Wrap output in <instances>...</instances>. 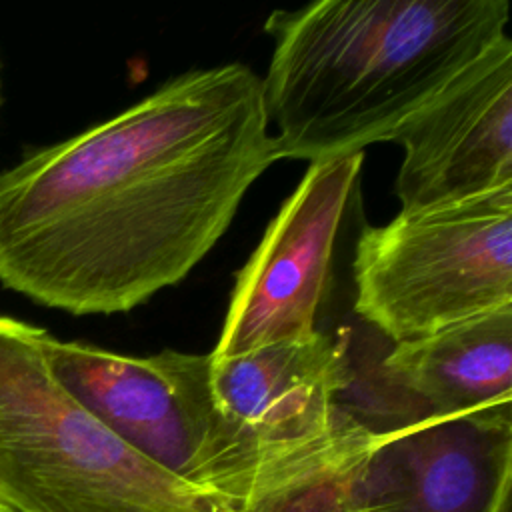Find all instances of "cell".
Wrapping results in <instances>:
<instances>
[{
  "mask_svg": "<svg viewBox=\"0 0 512 512\" xmlns=\"http://www.w3.org/2000/svg\"><path fill=\"white\" fill-rule=\"evenodd\" d=\"M512 404L384 432L340 512H510Z\"/></svg>",
  "mask_w": 512,
  "mask_h": 512,
  "instance_id": "8992f818",
  "label": "cell"
},
{
  "mask_svg": "<svg viewBox=\"0 0 512 512\" xmlns=\"http://www.w3.org/2000/svg\"><path fill=\"white\" fill-rule=\"evenodd\" d=\"M354 284V312L392 344L510 306L512 188L366 226Z\"/></svg>",
  "mask_w": 512,
  "mask_h": 512,
  "instance_id": "277c9868",
  "label": "cell"
},
{
  "mask_svg": "<svg viewBox=\"0 0 512 512\" xmlns=\"http://www.w3.org/2000/svg\"><path fill=\"white\" fill-rule=\"evenodd\" d=\"M276 160L262 76H174L0 172V284L76 316L128 312L214 248Z\"/></svg>",
  "mask_w": 512,
  "mask_h": 512,
  "instance_id": "6da1fadb",
  "label": "cell"
},
{
  "mask_svg": "<svg viewBox=\"0 0 512 512\" xmlns=\"http://www.w3.org/2000/svg\"><path fill=\"white\" fill-rule=\"evenodd\" d=\"M42 328L0 314V502L16 512H232L150 462L54 378Z\"/></svg>",
  "mask_w": 512,
  "mask_h": 512,
  "instance_id": "3957f363",
  "label": "cell"
},
{
  "mask_svg": "<svg viewBox=\"0 0 512 512\" xmlns=\"http://www.w3.org/2000/svg\"><path fill=\"white\" fill-rule=\"evenodd\" d=\"M362 152L310 162L236 274L212 358L312 338L328 288L336 238L358 190Z\"/></svg>",
  "mask_w": 512,
  "mask_h": 512,
  "instance_id": "5b68a950",
  "label": "cell"
},
{
  "mask_svg": "<svg viewBox=\"0 0 512 512\" xmlns=\"http://www.w3.org/2000/svg\"><path fill=\"white\" fill-rule=\"evenodd\" d=\"M508 10L506 0H320L272 12L262 94L278 158L318 162L394 140L506 36Z\"/></svg>",
  "mask_w": 512,
  "mask_h": 512,
  "instance_id": "7a4b0ae2",
  "label": "cell"
},
{
  "mask_svg": "<svg viewBox=\"0 0 512 512\" xmlns=\"http://www.w3.org/2000/svg\"><path fill=\"white\" fill-rule=\"evenodd\" d=\"M40 344L54 378L132 450L188 482L192 438L182 398L160 354L134 358L42 328Z\"/></svg>",
  "mask_w": 512,
  "mask_h": 512,
  "instance_id": "ba28073f",
  "label": "cell"
},
{
  "mask_svg": "<svg viewBox=\"0 0 512 512\" xmlns=\"http://www.w3.org/2000/svg\"><path fill=\"white\" fill-rule=\"evenodd\" d=\"M0 512H16V510H12L10 506H6V504H2V502H0Z\"/></svg>",
  "mask_w": 512,
  "mask_h": 512,
  "instance_id": "9c48e42d",
  "label": "cell"
},
{
  "mask_svg": "<svg viewBox=\"0 0 512 512\" xmlns=\"http://www.w3.org/2000/svg\"><path fill=\"white\" fill-rule=\"evenodd\" d=\"M400 212L512 188V40L502 36L394 136Z\"/></svg>",
  "mask_w": 512,
  "mask_h": 512,
  "instance_id": "52a82bcc",
  "label": "cell"
},
{
  "mask_svg": "<svg viewBox=\"0 0 512 512\" xmlns=\"http://www.w3.org/2000/svg\"><path fill=\"white\" fill-rule=\"evenodd\" d=\"M0 100H2V96H0Z\"/></svg>",
  "mask_w": 512,
  "mask_h": 512,
  "instance_id": "30bf717a",
  "label": "cell"
}]
</instances>
